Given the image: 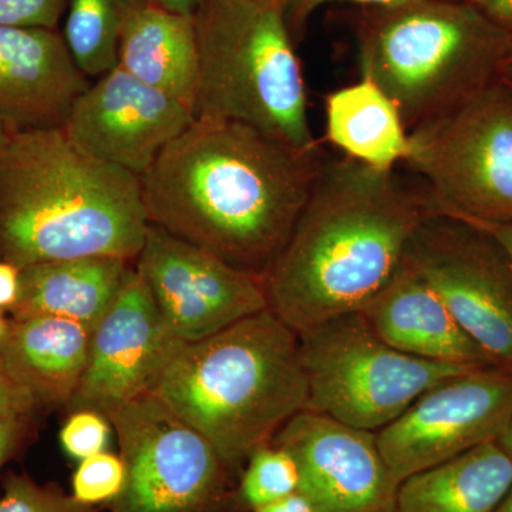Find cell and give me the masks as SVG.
<instances>
[{
	"label": "cell",
	"instance_id": "obj_12",
	"mask_svg": "<svg viewBox=\"0 0 512 512\" xmlns=\"http://www.w3.org/2000/svg\"><path fill=\"white\" fill-rule=\"evenodd\" d=\"M134 268L164 325L181 343L210 338L268 311L262 276L241 271L157 225H148Z\"/></svg>",
	"mask_w": 512,
	"mask_h": 512
},
{
	"label": "cell",
	"instance_id": "obj_2",
	"mask_svg": "<svg viewBox=\"0 0 512 512\" xmlns=\"http://www.w3.org/2000/svg\"><path fill=\"white\" fill-rule=\"evenodd\" d=\"M441 215L426 185L345 157L323 161L284 251L264 275L268 309L296 333L359 312Z\"/></svg>",
	"mask_w": 512,
	"mask_h": 512
},
{
	"label": "cell",
	"instance_id": "obj_32",
	"mask_svg": "<svg viewBox=\"0 0 512 512\" xmlns=\"http://www.w3.org/2000/svg\"><path fill=\"white\" fill-rule=\"evenodd\" d=\"M22 269L0 259V311L9 312L18 302Z\"/></svg>",
	"mask_w": 512,
	"mask_h": 512
},
{
	"label": "cell",
	"instance_id": "obj_16",
	"mask_svg": "<svg viewBox=\"0 0 512 512\" xmlns=\"http://www.w3.org/2000/svg\"><path fill=\"white\" fill-rule=\"evenodd\" d=\"M89 84L62 33L0 26V117L13 130L62 127Z\"/></svg>",
	"mask_w": 512,
	"mask_h": 512
},
{
	"label": "cell",
	"instance_id": "obj_38",
	"mask_svg": "<svg viewBox=\"0 0 512 512\" xmlns=\"http://www.w3.org/2000/svg\"><path fill=\"white\" fill-rule=\"evenodd\" d=\"M13 133H15V130H13V128L10 127L2 117H0V147L9 140Z\"/></svg>",
	"mask_w": 512,
	"mask_h": 512
},
{
	"label": "cell",
	"instance_id": "obj_41",
	"mask_svg": "<svg viewBox=\"0 0 512 512\" xmlns=\"http://www.w3.org/2000/svg\"><path fill=\"white\" fill-rule=\"evenodd\" d=\"M501 76H503L504 79L507 80V82L510 83L512 86V62L505 64Z\"/></svg>",
	"mask_w": 512,
	"mask_h": 512
},
{
	"label": "cell",
	"instance_id": "obj_13",
	"mask_svg": "<svg viewBox=\"0 0 512 512\" xmlns=\"http://www.w3.org/2000/svg\"><path fill=\"white\" fill-rule=\"evenodd\" d=\"M194 120L190 107L117 66L77 97L62 130L86 156L141 178Z\"/></svg>",
	"mask_w": 512,
	"mask_h": 512
},
{
	"label": "cell",
	"instance_id": "obj_21",
	"mask_svg": "<svg viewBox=\"0 0 512 512\" xmlns=\"http://www.w3.org/2000/svg\"><path fill=\"white\" fill-rule=\"evenodd\" d=\"M512 484V457L488 441L404 478L393 512H495Z\"/></svg>",
	"mask_w": 512,
	"mask_h": 512
},
{
	"label": "cell",
	"instance_id": "obj_3",
	"mask_svg": "<svg viewBox=\"0 0 512 512\" xmlns=\"http://www.w3.org/2000/svg\"><path fill=\"white\" fill-rule=\"evenodd\" d=\"M148 222L138 175L86 156L62 127L0 147V259L28 268L111 256L136 262Z\"/></svg>",
	"mask_w": 512,
	"mask_h": 512
},
{
	"label": "cell",
	"instance_id": "obj_24",
	"mask_svg": "<svg viewBox=\"0 0 512 512\" xmlns=\"http://www.w3.org/2000/svg\"><path fill=\"white\" fill-rule=\"evenodd\" d=\"M247 461L238 494L249 511L276 503L301 488V473L295 458L274 441L259 447Z\"/></svg>",
	"mask_w": 512,
	"mask_h": 512
},
{
	"label": "cell",
	"instance_id": "obj_40",
	"mask_svg": "<svg viewBox=\"0 0 512 512\" xmlns=\"http://www.w3.org/2000/svg\"><path fill=\"white\" fill-rule=\"evenodd\" d=\"M9 318H6L5 312L0 311V343L5 339L6 332H8Z\"/></svg>",
	"mask_w": 512,
	"mask_h": 512
},
{
	"label": "cell",
	"instance_id": "obj_42",
	"mask_svg": "<svg viewBox=\"0 0 512 512\" xmlns=\"http://www.w3.org/2000/svg\"><path fill=\"white\" fill-rule=\"evenodd\" d=\"M510 62H512V49H511V57H510ZM508 62V63H510Z\"/></svg>",
	"mask_w": 512,
	"mask_h": 512
},
{
	"label": "cell",
	"instance_id": "obj_6",
	"mask_svg": "<svg viewBox=\"0 0 512 512\" xmlns=\"http://www.w3.org/2000/svg\"><path fill=\"white\" fill-rule=\"evenodd\" d=\"M195 117L238 121L302 153L320 150L282 0H201Z\"/></svg>",
	"mask_w": 512,
	"mask_h": 512
},
{
	"label": "cell",
	"instance_id": "obj_35",
	"mask_svg": "<svg viewBox=\"0 0 512 512\" xmlns=\"http://www.w3.org/2000/svg\"><path fill=\"white\" fill-rule=\"evenodd\" d=\"M151 5L168 10V12L180 13V15L194 16L200 6L201 0H148Z\"/></svg>",
	"mask_w": 512,
	"mask_h": 512
},
{
	"label": "cell",
	"instance_id": "obj_5",
	"mask_svg": "<svg viewBox=\"0 0 512 512\" xmlns=\"http://www.w3.org/2000/svg\"><path fill=\"white\" fill-rule=\"evenodd\" d=\"M357 46L360 73L396 103L410 131L498 79L512 33L467 0H406L365 8Z\"/></svg>",
	"mask_w": 512,
	"mask_h": 512
},
{
	"label": "cell",
	"instance_id": "obj_22",
	"mask_svg": "<svg viewBox=\"0 0 512 512\" xmlns=\"http://www.w3.org/2000/svg\"><path fill=\"white\" fill-rule=\"evenodd\" d=\"M326 138L345 157L377 170H394L410 157L409 128L399 107L369 77L330 93Z\"/></svg>",
	"mask_w": 512,
	"mask_h": 512
},
{
	"label": "cell",
	"instance_id": "obj_31",
	"mask_svg": "<svg viewBox=\"0 0 512 512\" xmlns=\"http://www.w3.org/2000/svg\"><path fill=\"white\" fill-rule=\"evenodd\" d=\"M36 413L32 397L13 380L0 357V417Z\"/></svg>",
	"mask_w": 512,
	"mask_h": 512
},
{
	"label": "cell",
	"instance_id": "obj_10",
	"mask_svg": "<svg viewBox=\"0 0 512 512\" xmlns=\"http://www.w3.org/2000/svg\"><path fill=\"white\" fill-rule=\"evenodd\" d=\"M404 259L494 365L512 369V264L497 239L436 215L414 234Z\"/></svg>",
	"mask_w": 512,
	"mask_h": 512
},
{
	"label": "cell",
	"instance_id": "obj_30",
	"mask_svg": "<svg viewBox=\"0 0 512 512\" xmlns=\"http://www.w3.org/2000/svg\"><path fill=\"white\" fill-rule=\"evenodd\" d=\"M282 2H284L289 29L295 36L308 23L316 10L322 9L326 5H332V3H353L362 8H383V6L397 5L406 0H282Z\"/></svg>",
	"mask_w": 512,
	"mask_h": 512
},
{
	"label": "cell",
	"instance_id": "obj_25",
	"mask_svg": "<svg viewBox=\"0 0 512 512\" xmlns=\"http://www.w3.org/2000/svg\"><path fill=\"white\" fill-rule=\"evenodd\" d=\"M0 512H96V507L79 503L56 484H40L28 474L8 473L3 477Z\"/></svg>",
	"mask_w": 512,
	"mask_h": 512
},
{
	"label": "cell",
	"instance_id": "obj_20",
	"mask_svg": "<svg viewBox=\"0 0 512 512\" xmlns=\"http://www.w3.org/2000/svg\"><path fill=\"white\" fill-rule=\"evenodd\" d=\"M133 265L111 256H86L22 269L18 302L9 318L52 316L96 328L126 285Z\"/></svg>",
	"mask_w": 512,
	"mask_h": 512
},
{
	"label": "cell",
	"instance_id": "obj_11",
	"mask_svg": "<svg viewBox=\"0 0 512 512\" xmlns=\"http://www.w3.org/2000/svg\"><path fill=\"white\" fill-rule=\"evenodd\" d=\"M512 417V369L484 366L437 383L376 431L397 483L497 441Z\"/></svg>",
	"mask_w": 512,
	"mask_h": 512
},
{
	"label": "cell",
	"instance_id": "obj_34",
	"mask_svg": "<svg viewBox=\"0 0 512 512\" xmlns=\"http://www.w3.org/2000/svg\"><path fill=\"white\" fill-rule=\"evenodd\" d=\"M249 512H319V510L308 495L298 491V493L282 498L276 503Z\"/></svg>",
	"mask_w": 512,
	"mask_h": 512
},
{
	"label": "cell",
	"instance_id": "obj_37",
	"mask_svg": "<svg viewBox=\"0 0 512 512\" xmlns=\"http://www.w3.org/2000/svg\"><path fill=\"white\" fill-rule=\"evenodd\" d=\"M498 444L504 448L505 453L512 457V417L508 423L507 429L501 434L500 439L497 440Z\"/></svg>",
	"mask_w": 512,
	"mask_h": 512
},
{
	"label": "cell",
	"instance_id": "obj_9",
	"mask_svg": "<svg viewBox=\"0 0 512 512\" xmlns=\"http://www.w3.org/2000/svg\"><path fill=\"white\" fill-rule=\"evenodd\" d=\"M126 467L111 512H204L224 490L227 466L210 441L154 393L110 414Z\"/></svg>",
	"mask_w": 512,
	"mask_h": 512
},
{
	"label": "cell",
	"instance_id": "obj_28",
	"mask_svg": "<svg viewBox=\"0 0 512 512\" xmlns=\"http://www.w3.org/2000/svg\"><path fill=\"white\" fill-rule=\"evenodd\" d=\"M66 0H0V26L56 30Z\"/></svg>",
	"mask_w": 512,
	"mask_h": 512
},
{
	"label": "cell",
	"instance_id": "obj_8",
	"mask_svg": "<svg viewBox=\"0 0 512 512\" xmlns=\"http://www.w3.org/2000/svg\"><path fill=\"white\" fill-rule=\"evenodd\" d=\"M298 338L308 410L375 433L437 383L474 369L399 352L359 312L326 320Z\"/></svg>",
	"mask_w": 512,
	"mask_h": 512
},
{
	"label": "cell",
	"instance_id": "obj_27",
	"mask_svg": "<svg viewBox=\"0 0 512 512\" xmlns=\"http://www.w3.org/2000/svg\"><path fill=\"white\" fill-rule=\"evenodd\" d=\"M110 421L103 414L79 410L69 413L60 430V446L73 460L82 461L107 451Z\"/></svg>",
	"mask_w": 512,
	"mask_h": 512
},
{
	"label": "cell",
	"instance_id": "obj_1",
	"mask_svg": "<svg viewBox=\"0 0 512 512\" xmlns=\"http://www.w3.org/2000/svg\"><path fill=\"white\" fill-rule=\"evenodd\" d=\"M325 158L238 121L195 117L141 177L148 222L262 276L284 251Z\"/></svg>",
	"mask_w": 512,
	"mask_h": 512
},
{
	"label": "cell",
	"instance_id": "obj_29",
	"mask_svg": "<svg viewBox=\"0 0 512 512\" xmlns=\"http://www.w3.org/2000/svg\"><path fill=\"white\" fill-rule=\"evenodd\" d=\"M35 414H10L0 417V468L18 456L32 439Z\"/></svg>",
	"mask_w": 512,
	"mask_h": 512
},
{
	"label": "cell",
	"instance_id": "obj_15",
	"mask_svg": "<svg viewBox=\"0 0 512 512\" xmlns=\"http://www.w3.org/2000/svg\"><path fill=\"white\" fill-rule=\"evenodd\" d=\"M301 473V493L319 512H393L397 483L375 431L303 410L276 434Z\"/></svg>",
	"mask_w": 512,
	"mask_h": 512
},
{
	"label": "cell",
	"instance_id": "obj_14",
	"mask_svg": "<svg viewBox=\"0 0 512 512\" xmlns=\"http://www.w3.org/2000/svg\"><path fill=\"white\" fill-rule=\"evenodd\" d=\"M183 343L164 325L146 282L131 269L126 285L90 336L82 380L64 410L110 414L150 393Z\"/></svg>",
	"mask_w": 512,
	"mask_h": 512
},
{
	"label": "cell",
	"instance_id": "obj_19",
	"mask_svg": "<svg viewBox=\"0 0 512 512\" xmlns=\"http://www.w3.org/2000/svg\"><path fill=\"white\" fill-rule=\"evenodd\" d=\"M117 66L195 114L200 56L194 16L138 2L124 22Z\"/></svg>",
	"mask_w": 512,
	"mask_h": 512
},
{
	"label": "cell",
	"instance_id": "obj_7",
	"mask_svg": "<svg viewBox=\"0 0 512 512\" xmlns=\"http://www.w3.org/2000/svg\"><path fill=\"white\" fill-rule=\"evenodd\" d=\"M409 134L406 164L441 215L476 227L512 224V86L503 76Z\"/></svg>",
	"mask_w": 512,
	"mask_h": 512
},
{
	"label": "cell",
	"instance_id": "obj_39",
	"mask_svg": "<svg viewBox=\"0 0 512 512\" xmlns=\"http://www.w3.org/2000/svg\"><path fill=\"white\" fill-rule=\"evenodd\" d=\"M495 512H512V484Z\"/></svg>",
	"mask_w": 512,
	"mask_h": 512
},
{
	"label": "cell",
	"instance_id": "obj_18",
	"mask_svg": "<svg viewBox=\"0 0 512 512\" xmlns=\"http://www.w3.org/2000/svg\"><path fill=\"white\" fill-rule=\"evenodd\" d=\"M92 330L52 316L9 318L0 357L16 383L32 397L37 413L66 407L89 359Z\"/></svg>",
	"mask_w": 512,
	"mask_h": 512
},
{
	"label": "cell",
	"instance_id": "obj_17",
	"mask_svg": "<svg viewBox=\"0 0 512 512\" xmlns=\"http://www.w3.org/2000/svg\"><path fill=\"white\" fill-rule=\"evenodd\" d=\"M359 313L380 339L406 355L457 366H497L406 259Z\"/></svg>",
	"mask_w": 512,
	"mask_h": 512
},
{
	"label": "cell",
	"instance_id": "obj_4",
	"mask_svg": "<svg viewBox=\"0 0 512 512\" xmlns=\"http://www.w3.org/2000/svg\"><path fill=\"white\" fill-rule=\"evenodd\" d=\"M151 393L235 467L308 410L299 338L271 311L183 343Z\"/></svg>",
	"mask_w": 512,
	"mask_h": 512
},
{
	"label": "cell",
	"instance_id": "obj_36",
	"mask_svg": "<svg viewBox=\"0 0 512 512\" xmlns=\"http://www.w3.org/2000/svg\"><path fill=\"white\" fill-rule=\"evenodd\" d=\"M480 228L490 232V234L497 239L498 244H500L501 247L504 248V251L507 252L508 258H510L512 264V224Z\"/></svg>",
	"mask_w": 512,
	"mask_h": 512
},
{
	"label": "cell",
	"instance_id": "obj_33",
	"mask_svg": "<svg viewBox=\"0 0 512 512\" xmlns=\"http://www.w3.org/2000/svg\"><path fill=\"white\" fill-rule=\"evenodd\" d=\"M493 22L512 33V0H467Z\"/></svg>",
	"mask_w": 512,
	"mask_h": 512
},
{
	"label": "cell",
	"instance_id": "obj_26",
	"mask_svg": "<svg viewBox=\"0 0 512 512\" xmlns=\"http://www.w3.org/2000/svg\"><path fill=\"white\" fill-rule=\"evenodd\" d=\"M126 484L123 460L109 451L79 461L72 480V495L79 503L96 507L113 504Z\"/></svg>",
	"mask_w": 512,
	"mask_h": 512
},
{
	"label": "cell",
	"instance_id": "obj_23",
	"mask_svg": "<svg viewBox=\"0 0 512 512\" xmlns=\"http://www.w3.org/2000/svg\"><path fill=\"white\" fill-rule=\"evenodd\" d=\"M141 0H66L64 43L80 72L99 79L119 63L121 32Z\"/></svg>",
	"mask_w": 512,
	"mask_h": 512
}]
</instances>
